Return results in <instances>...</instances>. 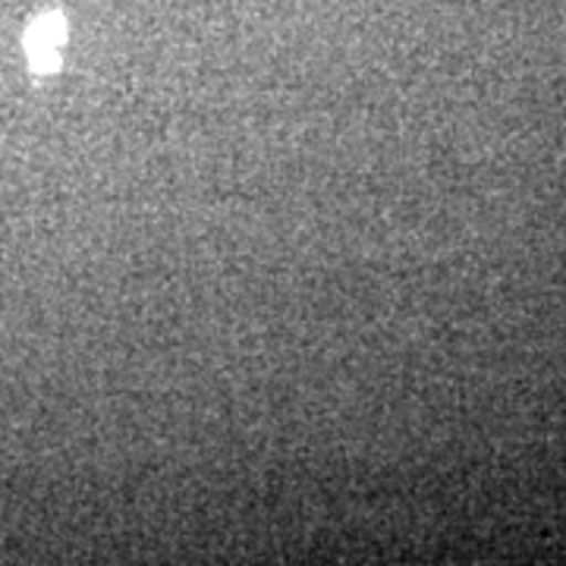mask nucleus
Masks as SVG:
<instances>
[{"instance_id":"obj_1","label":"nucleus","mask_w":566,"mask_h":566,"mask_svg":"<svg viewBox=\"0 0 566 566\" xmlns=\"http://www.w3.org/2000/svg\"><path fill=\"white\" fill-rule=\"evenodd\" d=\"M63 35H66V25L57 13H48V17L32 22V29L25 35V51H29V61L39 73H48L57 66Z\"/></svg>"}]
</instances>
